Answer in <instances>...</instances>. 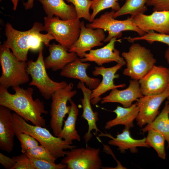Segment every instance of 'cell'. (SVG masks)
Masks as SVG:
<instances>
[{
	"label": "cell",
	"instance_id": "1",
	"mask_svg": "<svg viewBox=\"0 0 169 169\" xmlns=\"http://www.w3.org/2000/svg\"><path fill=\"white\" fill-rule=\"evenodd\" d=\"M12 88L15 92L14 94H10L7 88L0 85V105L14 111L33 125L45 127L46 120L42 115L47 114L48 112L43 101L38 98L33 99V89H24L19 86Z\"/></svg>",
	"mask_w": 169,
	"mask_h": 169
},
{
	"label": "cell",
	"instance_id": "2",
	"mask_svg": "<svg viewBox=\"0 0 169 169\" xmlns=\"http://www.w3.org/2000/svg\"><path fill=\"white\" fill-rule=\"evenodd\" d=\"M5 35L7 39L3 45L11 49L18 60L26 61L29 50L39 51L43 44L48 47L50 41L54 39L50 34L41 33L44 31L43 24L35 22L30 29L24 31H18L13 28L9 23L5 26Z\"/></svg>",
	"mask_w": 169,
	"mask_h": 169
},
{
	"label": "cell",
	"instance_id": "3",
	"mask_svg": "<svg viewBox=\"0 0 169 169\" xmlns=\"http://www.w3.org/2000/svg\"><path fill=\"white\" fill-rule=\"evenodd\" d=\"M13 124L16 134L27 133L34 138L56 158L64 157L67 149L77 147L70 142L53 135L44 127L31 125L15 113H13Z\"/></svg>",
	"mask_w": 169,
	"mask_h": 169
},
{
	"label": "cell",
	"instance_id": "4",
	"mask_svg": "<svg viewBox=\"0 0 169 169\" xmlns=\"http://www.w3.org/2000/svg\"><path fill=\"white\" fill-rule=\"evenodd\" d=\"M0 63L2 70L0 85L8 89L29 81L26 71L27 62L18 60L10 49L3 44L0 46Z\"/></svg>",
	"mask_w": 169,
	"mask_h": 169
},
{
	"label": "cell",
	"instance_id": "5",
	"mask_svg": "<svg viewBox=\"0 0 169 169\" xmlns=\"http://www.w3.org/2000/svg\"><path fill=\"white\" fill-rule=\"evenodd\" d=\"M121 56L126 66L123 74L137 80L145 76L156 62L150 50L138 43L133 44L129 51L122 53Z\"/></svg>",
	"mask_w": 169,
	"mask_h": 169
},
{
	"label": "cell",
	"instance_id": "6",
	"mask_svg": "<svg viewBox=\"0 0 169 169\" xmlns=\"http://www.w3.org/2000/svg\"><path fill=\"white\" fill-rule=\"evenodd\" d=\"M44 20V31L69 51L79 36L81 22L79 19L62 20L58 17L47 16Z\"/></svg>",
	"mask_w": 169,
	"mask_h": 169
},
{
	"label": "cell",
	"instance_id": "7",
	"mask_svg": "<svg viewBox=\"0 0 169 169\" xmlns=\"http://www.w3.org/2000/svg\"><path fill=\"white\" fill-rule=\"evenodd\" d=\"M43 49L42 46L39 49L35 61L30 60L27 62L26 71L32 78L29 85L36 86L42 96L48 100L55 91L65 87L68 84L65 81H54L48 76L44 63Z\"/></svg>",
	"mask_w": 169,
	"mask_h": 169
},
{
	"label": "cell",
	"instance_id": "8",
	"mask_svg": "<svg viewBox=\"0 0 169 169\" xmlns=\"http://www.w3.org/2000/svg\"><path fill=\"white\" fill-rule=\"evenodd\" d=\"M115 11L112 10L106 12L98 18L86 25V27L92 29L100 28L108 32V36L104 42H109L113 38H119L122 35V32L126 31H131L137 33L139 36L146 33L137 27L133 22L132 18L123 20H118L113 17Z\"/></svg>",
	"mask_w": 169,
	"mask_h": 169
},
{
	"label": "cell",
	"instance_id": "9",
	"mask_svg": "<svg viewBox=\"0 0 169 169\" xmlns=\"http://www.w3.org/2000/svg\"><path fill=\"white\" fill-rule=\"evenodd\" d=\"M73 84H68L66 87L55 91L52 95L50 112V126L54 136H57L62 129L64 118L70 111L71 106L67 103L77 93L72 90Z\"/></svg>",
	"mask_w": 169,
	"mask_h": 169
},
{
	"label": "cell",
	"instance_id": "10",
	"mask_svg": "<svg viewBox=\"0 0 169 169\" xmlns=\"http://www.w3.org/2000/svg\"><path fill=\"white\" fill-rule=\"evenodd\" d=\"M100 151V148L87 145L73 148L66 151L61 163L67 165V169H100L102 168Z\"/></svg>",
	"mask_w": 169,
	"mask_h": 169
},
{
	"label": "cell",
	"instance_id": "11",
	"mask_svg": "<svg viewBox=\"0 0 169 169\" xmlns=\"http://www.w3.org/2000/svg\"><path fill=\"white\" fill-rule=\"evenodd\" d=\"M138 81L144 95L161 94L169 88V68L155 65Z\"/></svg>",
	"mask_w": 169,
	"mask_h": 169
},
{
	"label": "cell",
	"instance_id": "12",
	"mask_svg": "<svg viewBox=\"0 0 169 169\" xmlns=\"http://www.w3.org/2000/svg\"><path fill=\"white\" fill-rule=\"evenodd\" d=\"M169 95V88L163 93L156 95H144L136 101L139 108L136 119L141 128L152 122L159 114V108Z\"/></svg>",
	"mask_w": 169,
	"mask_h": 169
},
{
	"label": "cell",
	"instance_id": "13",
	"mask_svg": "<svg viewBox=\"0 0 169 169\" xmlns=\"http://www.w3.org/2000/svg\"><path fill=\"white\" fill-rule=\"evenodd\" d=\"M105 38L103 29L87 28L85 26L84 21H82L79 36L69 48V51L75 53L78 57L82 59L86 52L90 51L92 48L103 45L102 42H104Z\"/></svg>",
	"mask_w": 169,
	"mask_h": 169
},
{
	"label": "cell",
	"instance_id": "14",
	"mask_svg": "<svg viewBox=\"0 0 169 169\" xmlns=\"http://www.w3.org/2000/svg\"><path fill=\"white\" fill-rule=\"evenodd\" d=\"M123 65L117 63L116 65L108 68L104 66L95 67L92 73L93 75L97 76L101 75L102 80L98 86L95 89L92 90L91 95V103L95 105L101 100L100 96L107 91L112 89L120 88H124L126 86L125 84L115 85L114 80L119 77L116 72Z\"/></svg>",
	"mask_w": 169,
	"mask_h": 169
},
{
	"label": "cell",
	"instance_id": "15",
	"mask_svg": "<svg viewBox=\"0 0 169 169\" xmlns=\"http://www.w3.org/2000/svg\"><path fill=\"white\" fill-rule=\"evenodd\" d=\"M131 17L136 25L146 33L153 31L169 34V11H153L149 15L141 13Z\"/></svg>",
	"mask_w": 169,
	"mask_h": 169
},
{
	"label": "cell",
	"instance_id": "16",
	"mask_svg": "<svg viewBox=\"0 0 169 169\" xmlns=\"http://www.w3.org/2000/svg\"><path fill=\"white\" fill-rule=\"evenodd\" d=\"M117 38H112L107 44L102 48L91 49L89 53L85 54L83 58L80 59L81 61L84 62H94L101 66L104 64L112 62H115L123 66L125 65V59L120 56V51L115 47V43L120 41V39L117 40Z\"/></svg>",
	"mask_w": 169,
	"mask_h": 169
},
{
	"label": "cell",
	"instance_id": "17",
	"mask_svg": "<svg viewBox=\"0 0 169 169\" xmlns=\"http://www.w3.org/2000/svg\"><path fill=\"white\" fill-rule=\"evenodd\" d=\"M143 96L141 90L139 81L131 79L127 88L122 90L117 88L112 90L108 95L101 98V103H117L120 104L123 107H128L131 106L134 101H137Z\"/></svg>",
	"mask_w": 169,
	"mask_h": 169
},
{
	"label": "cell",
	"instance_id": "18",
	"mask_svg": "<svg viewBox=\"0 0 169 169\" xmlns=\"http://www.w3.org/2000/svg\"><path fill=\"white\" fill-rule=\"evenodd\" d=\"M11 110L0 105V149L8 153L13 150L16 135Z\"/></svg>",
	"mask_w": 169,
	"mask_h": 169
},
{
	"label": "cell",
	"instance_id": "19",
	"mask_svg": "<svg viewBox=\"0 0 169 169\" xmlns=\"http://www.w3.org/2000/svg\"><path fill=\"white\" fill-rule=\"evenodd\" d=\"M77 87L82 92L83 98L80 99L83 108V113L81 117L86 120L88 128L87 131L84 136V142L87 143L92 137V131L94 130L95 133L100 132L97 126V122L99 120L98 113L94 112L91 105V95L92 90L86 87L83 82L80 81L78 83Z\"/></svg>",
	"mask_w": 169,
	"mask_h": 169
},
{
	"label": "cell",
	"instance_id": "20",
	"mask_svg": "<svg viewBox=\"0 0 169 169\" xmlns=\"http://www.w3.org/2000/svg\"><path fill=\"white\" fill-rule=\"evenodd\" d=\"M49 55L44 59L46 69H51L53 71L62 70L68 64L78 58L75 52H67L62 45L53 43L49 46Z\"/></svg>",
	"mask_w": 169,
	"mask_h": 169
},
{
	"label": "cell",
	"instance_id": "21",
	"mask_svg": "<svg viewBox=\"0 0 169 169\" xmlns=\"http://www.w3.org/2000/svg\"><path fill=\"white\" fill-rule=\"evenodd\" d=\"M90 65L89 63L81 61L78 58L73 62L68 64L62 70L60 75L65 77L77 79L85 83L90 90L95 89L100 82L99 79L89 76L86 70Z\"/></svg>",
	"mask_w": 169,
	"mask_h": 169
},
{
	"label": "cell",
	"instance_id": "22",
	"mask_svg": "<svg viewBox=\"0 0 169 169\" xmlns=\"http://www.w3.org/2000/svg\"><path fill=\"white\" fill-rule=\"evenodd\" d=\"M130 129L124 128L122 132L118 133L115 137L107 134H105L101 132L100 136H106L111 139L108 141L111 145L116 146L121 153H125V151L129 150L132 153L138 152V147L150 148L151 147L146 144V138L141 139H136L132 137L131 135Z\"/></svg>",
	"mask_w": 169,
	"mask_h": 169
},
{
	"label": "cell",
	"instance_id": "23",
	"mask_svg": "<svg viewBox=\"0 0 169 169\" xmlns=\"http://www.w3.org/2000/svg\"><path fill=\"white\" fill-rule=\"evenodd\" d=\"M42 4L47 16L54 15L62 20L77 18L75 8L73 4H68L64 0H38Z\"/></svg>",
	"mask_w": 169,
	"mask_h": 169
},
{
	"label": "cell",
	"instance_id": "24",
	"mask_svg": "<svg viewBox=\"0 0 169 169\" xmlns=\"http://www.w3.org/2000/svg\"><path fill=\"white\" fill-rule=\"evenodd\" d=\"M113 111L116 114V117L107 121L105 128L109 130L116 125H121L130 129L134 126L133 121L138 115L139 108L136 102L128 107L117 106Z\"/></svg>",
	"mask_w": 169,
	"mask_h": 169
},
{
	"label": "cell",
	"instance_id": "25",
	"mask_svg": "<svg viewBox=\"0 0 169 169\" xmlns=\"http://www.w3.org/2000/svg\"><path fill=\"white\" fill-rule=\"evenodd\" d=\"M69 101L71 104L70 110L66 120L64 121V126L57 137L70 142H73L74 140L79 141H80V136L76 129L79 109L71 99Z\"/></svg>",
	"mask_w": 169,
	"mask_h": 169
},
{
	"label": "cell",
	"instance_id": "26",
	"mask_svg": "<svg viewBox=\"0 0 169 169\" xmlns=\"http://www.w3.org/2000/svg\"><path fill=\"white\" fill-rule=\"evenodd\" d=\"M153 129L160 133L164 137L169 148V114L167 105L166 102L161 112L151 122L141 129L143 134L149 130Z\"/></svg>",
	"mask_w": 169,
	"mask_h": 169
},
{
	"label": "cell",
	"instance_id": "27",
	"mask_svg": "<svg viewBox=\"0 0 169 169\" xmlns=\"http://www.w3.org/2000/svg\"><path fill=\"white\" fill-rule=\"evenodd\" d=\"M124 4L118 11H115L113 17L124 15L131 14V17L136 15L144 13L147 9L146 5L147 0H125Z\"/></svg>",
	"mask_w": 169,
	"mask_h": 169
},
{
	"label": "cell",
	"instance_id": "28",
	"mask_svg": "<svg viewBox=\"0 0 169 169\" xmlns=\"http://www.w3.org/2000/svg\"><path fill=\"white\" fill-rule=\"evenodd\" d=\"M146 142L151 147H152L157 152L158 157L162 159L166 158L165 147L166 141L164 137L159 132L153 129L148 131Z\"/></svg>",
	"mask_w": 169,
	"mask_h": 169
},
{
	"label": "cell",
	"instance_id": "29",
	"mask_svg": "<svg viewBox=\"0 0 169 169\" xmlns=\"http://www.w3.org/2000/svg\"><path fill=\"white\" fill-rule=\"evenodd\" d=\"M124 39L130 43L140 40H145L150 44L155 42H160L166 44L169 47V34L156 33L153 31H150L142 36H130L125 37Z\"/></svg>",
	"mask_w": 169,
	"mask_h": 169
},
{
	"label": "cell",
	"instance_id": "30",
	"mask_svg": "<svg viewBox=\"0 0 169 169\" xmlns=\"http://www.w3.org/2000/svg\"><path fill=\"white\" fill-rule=\"evenodd\" d=\"M121 0H92L90 8L92 10L91 18L89 21L92 22L96 15L100 11L104 9L111 8L112 10L116 11L120 8L118 3Z\"/></svg>",
	"mask_w": 169,
	"mask_h": 169
},
{
	"label": "cell",
	"instance_id": "31",
	"mask_svg": "<svg viewBox=\"0 0 169 169\" xmlns=\"http://www.w3.org/2000/svg\"><path fill=\"white\" fill-rule=\"evenodd\" d=\"M68 3H70L74 6L76 13L77 18H83L89 21L91 16L90 13L92 3V0H64Z\"/></svg>",
	"mask_w": 169,
	"mask_h": 169
},
{
	"label": "cell",
	"instance_id": "32",
	"mask_svg": "<svg viewBox=\"0 0 169 169\" xmlns=\"http://www.w3.org/2000/svg\"><path fill=\"white\" fill-rule=\"evenodd\" d=\"M30 157L43 160L55 163L56 158L43 146L38 145L27 150L25 152Z\"/></svg>",
	"mask_w": 169,
	"mask_h": 169
},
{
	"label": "cell",
	"instance_id": "33",
	"mask_svg": "<svg viewBox=\"0 0 169 169\" xmlns=\"http://www.w3.org/2000/svg\"><path fill=\"white\" fill-rule=\"evenodd\" d=\"M15 136L20 142L22 153H25L27 150L39 145V142L27 133H19L16 134Z\"/></svg>",
	"mask_w": 169,
	"mask_h": 169
},
{
	"label": "cell",
	"instance_id": "34",
	"mask_svg": "<svg viewBox=\"0 0 169 169\" xmlns=\"http://www.w3.org/2000/svg\"><path fill=\"white\" fill-rule=\"evenodd\" d=\"M12 158L16 161L12 169H35L31 158L25 153Z\"/></svg>",
	"mask_w": 169,
	"mask_h": 169
},
{
	"label": "cell",
	"instance_id": "35",
	"mask_svg": "<svg viewBox=\"0 0 169 169\" xmlns=\"http://www.w3.org/2000/svg\"><path fill=\"white\" fill-rule=\"evenodd\" d=\"M30 158L35 169H64L67 167L66 164L61 162L56 164L44 160Z\"/></svg>",
	"mask_w": 169,
	"mask_h": 169
},
{
	"label": "cell",
	"instance_id": "36",
	"mask_svg": "<svg viewBox=\"0 0 169 169\" xmlns=\"http://www.w3.org/2000/svg\"><path fill=\"white\" fill-rule=\"evenodd\" d=\"M146 5L153 7V11H169V0H147Z\"/></svg>",
	"mask_w": 169,
	"mask_h": 169
},
{
	"label": "cell",
	"instance_id": "37",
	"mask_svg": "<svg viewBox=\"0 0 169 169\" xmlns=\"http://www.w3.org/2000/svg\"><path fill=\"white\" fill-rule=\"evenodd\" d=\"M16 163L15 160L12 157H8L0 153V163L6 169H12Z\"/></svg>",
	"mask_w": 169,
	"mask_h": 169
},
{
	"label": "cell",
	"instance_id": "38",
	"mask_svg": "<svg viewBox=\"0 0 169 169\" xmlns=\"http://www.w3.org/2000/svg\"><path fill=\"white\" fill-rule=\"evenodd\" d=\"M33 2L34 0H28L27 2L23 3V5L25 9L28 10L32 8L33 6Z\"/></svg>",
	"mask_w": 169,
	"mask_h": 169
},
{
	"label": "cell",
	"instance_id": "39",
	"mask_svg": "<svg viewBox=\"0 0 169 169\" xmlns=\"http://www.w3.org/2000/svg\"><path fill=\"white\" fill-rule=\"evenodd\" d=\"M164 57L169 65V47H168L165 52Z\"/></svg>",
	"mask_w": 169,
	"mask_h": 169
},
{
	"label": "cell",
	"instance_id": "40",
	"mask_svg": "<svg viewBox=\"0 0 169 169\" xmlns=\"http://www.w3.org/2000/svg\"><path fill=\"white\" fill-rule=\"evenodd\" d=\"M13 4V9L15 10L17 8L18 0H11Z\"/></svg>",
	"mask_w": 169,
	"mask_h": 169
},
{
	"label": "cell",
	"instance_id": "41",
	"mask_svg": "<svg viewBox=\"0 0 169 169\" xmlns=\"http://www.w3.org/2000/svg\"><path fill=\"white\" fill-rule=\"evenodd\" d=\"M166 99L167 100V101H166L167 105V106L168 108V110L169 112V95L167 97Z\"/></svg>",
	"mask_w": 169,
	"mask_h": 169
},
{
	"label": "cell",
	"instance_id": "42",
	"mask_svg": "<svg viewBox=\"0 0 169 169\" xmlns=\"http://www.w3.org/2000/svg\"></svg>",
	"mask_w": 169,
	"mask_h": 169
}]
</instances>
